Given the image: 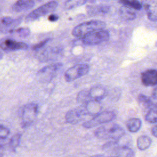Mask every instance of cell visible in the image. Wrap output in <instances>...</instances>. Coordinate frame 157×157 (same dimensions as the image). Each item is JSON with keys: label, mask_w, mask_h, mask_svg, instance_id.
Here are the masks:
<instances>
[{"label": "cell", "mask_w": 157, "mask_h": 157, "mask_svg": "<svg viewBox=\"0 0 157 157\" xmlns=\"http://www.w3.org/2000/svg\"><path fill=\"white\" fill-rule=\"evenodd\" d=\"M124 134V130L115 123L107 124L97 128L94 131L95 136L100 139L118 140Z\"/></svg>", "instance_id": "cell-1"}, {"label": "cell", "mask_w": 157, "mask_h": 157, "mask_svg": "<svg viewBox=\"0 0 157 157\" xmlns=\"http://www.w3.org/2000/svg\"><path fill=\"white\" fill-rule=\"evenodd\" d=\"M105 23L101 20H90L83 22L75 26L72 31V34L75 37L82 39L86 35L100 29H104Z\"/></svg>", "instance_id": "cell-2"}, {"label": "cell", "mask_w": 157, "mask_h": 157, "mask_svg": "<svg viewBox=\"0 0 157 157\" xmlns=\"http://www.w3.org/2000/svg\"><path fill=\"white\" fill-rule=\"evenodd\" d=\"M38 113V106L36 104L30 102L24 105L21 112V124L23 128L30 126L35 120Z\"/></svg>", "instance_id": "cell-3"}, {"label": "cell", "mask_w": 157, "mask_h": 157, "mask_svg": "<svg viewBox=\"0 0 157 157\" xmlns=\"http://www.w3.org/2000/svg\"><path fill=\"white\" fill-rule=\"evenodd\" d=\"M116 117V114L112 111L101 112L92 118L85 121L82 126L85 128H91L101 124L112 121Z\"/></svg>", "instance_id": "cell-4"}, {"label": "cell", "mask_w": 157, "mask_h": 157, "mask_svg": "<svg viewBox=\"0 0 157 157\" xmlns=\"http://www.w3.org/2000/svg\"><path fill=\"white\" fill-rule=\"evenodd\" d=\"M58 2L56 1H50L31 11L26 17L27 21H34L46 14L53 11L58 6Z\"/></svg>", "instance_id": "cell-5"}, {"label": "cell", "mask_w": 157, "mask_h": 157, "mask_svg": "<svg viewBox=\"0 0 157 157\" xmlns=\"http://www.w3.org/2000/svg\"><path fill=\"white\" fill-rule=\"evenodd\" d=\"M90 70V66L87 64H78L67 69L64 74V79L67 82H72L85 75Z\"/></svg>", "instance_id": "cell-6"}, {"label": "cell", "mask_w": 157, "mask_h": 157, "mask_svg": "<svg viewBox=\"0 0 157 157\" xmlns=\"http://www.w3.org/2000/svg\"><path fill=\"white\" fill-rule=\"evenodd\" d=\"M110 37L109 33L105 29H100L93 31L83 37H82V42L85 45H97L109 40Z\"/></svg>", "instance_id": "cell-7"}, {"label": "cell", "mask_w": 157, "mask_h": 157, "mask_svg": "<svg viewBox=\"0 0 157 157\" xmlns=\"http://www.w3.org/2000/svg\"><path fill=\"white\" fill-rule=\"evenodd\" d=\"M61 67V63H56L46 66L41 68L37 72L36 75L37 78L40 82H49L55 77Z\"/></svg>", "instance_id": "cell-8"}, {"label": "cell", "mask_w": 157, "mask_h": 157, "mask_svg": "<svg viewBox=\"0 0 157 157\" xmlns=\"http://www.w3.org/2000/svg\"><path fill=\"white\" fill-rule=\"evenodd\" d=\"M88 113L83 104L80 106L69 110L65 115L66 121L70 124H77L84 119Z\"/></svg>", "instance_id": "cell-9"}, {"label": "cell", "mask_w": 157, "mask_h": 157, "mask_svg": "<svg viewBox=\"0 0 157 157\" xmlns=\"http://www.w3.org/2000/svg\"><path fill=\"white\" fill-rule=\"evenodd\" d=\"M103 148L115 154L113 156L118 157H131L133 155L132 150L126 146H115V143L110 142L105 144Z\"/></svg>", "instance_id": "cell-10"}, {"label": "cell", "mask_w": 157, "mask_h": 157, "mask_svg": "<svg viewBox=\"0 0 157 157\" xmlns=\"http://www.w3.org/2000/svg\"><path fill=\"white\" fill-rule=\"evenodd\" d=\"M141 82L146 86H152L157 85V69H149L141 73Z\"/></svg>", "instance_id": "cell-11"}, {"label": "cell", "mask_w": 157, "mask_h": 157, "mask_svg": "<svg viewBox=\"0 0 157 157\" xmlns=\"http://www.w3.org/2000/svg\"><path fill=\"white\" fill-rule=\"evenodd\" d=\"M88 93L91 101L100 102L107 95V90L101 85H95L88 90Z\"/></svg>", "instance_id": "cell-12"}, {"label": "cell", "mask_w": 157, "mask_h": 157, "mask_svg": "<svg viewBox=\"0 0 157 157\" xmlns=\"http://www.w3.org/2000/svg\"><path fill=\"white\" fill-rule=\"evenodd\" d=\"M0 47L6 51H15L18 50H25L28 47L27 44L23 42H18L12 39H6L1 45Z\"/></svg>", "instance_id": "cell-13"}, {"label": "cell", "mask_w": 157, "mask_h": 157, "mask_svg": "<svg viewBox=\"0 0 157 157\" xmlns=\"http://www.w3.org/2000/svg\"><path fill=\"white\" fill-rule=\"evenodd\" d=\"M144 5L148 19L152 21H157V0L145 2Z\"/></svg>", "instance_id": "cell-14"}, {"label": "cell", "mask_w": 157, "mask_h": 157, "mask_svg": "<svg viewBox=\"0 0 157 157\" xmlns=\"http://www.w3.org/2000/svg\"><path fill=\"white\" fill-rule=\"evenodd\" d=\"M34 1L32 0H20L12 5V10L16 12H22L32 8L34 6Z\"/></svg>", "instance_id": "cell-15"}, {"label": "cell", "mask_w": 157, "mask_h": 157, "mask_svg": "<svg viewBox=\"0 0 157 157\" xmlns=\"http://www.w3.org/2000/svg\"><path fill=\"white\" fill-rule=\"evenodd\" d=\"M83 105H85L89 116H92L93 117L101 112L102 107L100 102L90 101Z\"/></svg>", "instance_id": "cell-16"}, {"label": "cell", "mask_w": 157, "mask_h": 157, "mask_svg": "<svg viewBox=\"0 0 157 157\" xmlns=\"http://www.w3.org/2000/svg\"><path fill=\"white\" fill-rule=\"evenodd\" d=\"M110 7L108 5L99 4L97 6H90L87 7V12L90 15L105 14L109 12Z\"/></svg>", "instance_id": "cell-17"}, {"label": "cell", "mask_w": 157, "mask_h": 157, "mask_svg": "<svg viewBox=\"0 0 157 157\" xmlns=\"http://www.w3.org/2000/svg\"><path fill=\"white\" fill-rule=\"evenodd\" d=\"M120 15L124 20H132L136 18V13L134 9L122 5L120 8Z\"/></svg>", "instance_id": "cell-18"}, {"label": "cell", "mask_w": 157, "mask_h": 157, "mask_svg": "<svg viewBox=\"0 0 157 157\" xmlns=\"http://www.w3.org/2000/svg\"><path fill=\"white\" fill-rule=\"evenodd\" d=\"M126 126L129 132H136L142 126V121L138 118H131L127 121Z\"/></svg>", "instance_id": "cell-19"}, {"label": "cell", "mask_w": 157, "mask_h": 157, "mask_svg": "<svg viewBox=\"0 0 157 157\" xmlns=\"http://www.w3.org/2000/svg\"><path fill=\"white\" fill-rule=\"evenodd\" d=\"M151 144V139L150 137L142 135L137 139V147L140 150H145L150 147Z\"/></svg>", "instance_id": "cell-20"}, {"label": "cell", "mask_w": 157, "mask_h": 157, "mask_svg": "<svg viewBox=\"0 0 157 157\" xmlns=\"http://www.w3.org/2000/svg\"><path fill=\"white\" fill-rule=\"evenodd\" d=\"M145 119L150 123H157V102L154 103L153 106L148 109L145 115Z\"/></svg>", "instance_id": "cell-21"}, {"label": "cell", "mask_w": 157, "mask_h": 157, "mask_svg": "<svg viewBox=\"0 0 157 157\" xmlns=\"http://www.w3.org/2000/svg\"><path fill=\"white\" fill-rule=\"evenodd\" d=\"M137 99L139 101V102L141 104L143 107L148 109H150L154 104L152 99L150 98L143 94H140L138 96Z\"/></svg>", "instance_id": "cell-22"}, {"label": "cell", "mask_w": 157, "mask_h": 157, "mask_svg": "<svg viewBox=\"0 0 157 157\" xmlns=\"http://www.w3.org/2000/svg\"><path fill=\"white\" fill-rule=\"evenodd\" d=\"M21 134L20 133H16L13 135V136L10 138L9 140V147L11 150L15 151L17 147L19 146L21 141Z\"/></svg>", "instance_id": "cell-23"}, {"label": "cell", "mask_w": 157, "mask_h": 157, "mask_svg": "<svg viewBox=\"0 0 157 157\" xmlns=\"http://www.w3.org/2000/svg\"><path fill=\"white\" fill-rule=\"evenodd\" d=\"M119 2L122 5L130 7L134 10H140L142 7V4L138 1H120Z\"/></svg>", "instance_id": "cell-24"}, {"label": "cell", "mask_w": 157, "mask_h": 157, "mask_svg": "<svg viewBox=\"0 0 157 157\" xmlns=\"http://www.w3.org/2000/svg\"><path fill=\"white\" fill-rule=\"evenodd\" d=\"M86 2L85 0H69L64 3V7L67 9H73L80 6H82Z\"/></svg>", "instance_id": "cell-25"}, {"label": "cell", "mask_w": 157, "mask_h": 157, "mask_svg": "<svg viewBox=\"0 0 157 157\" xmlns=\"http://www.w3.org/2000/svg\"><path fill=\"white\" fill-rule=\"evenodd\" d=\"M10 134V130L8 128L0 124V140L6 139Z\"/></svg>", "instance_id": "cell-26"}, {"label": "cell", "mask_w": 157, "mask_h": 157, "mask_svg": "<svg viewBox=\"0 0 157 157\" xmlns=\"http://www.w3.org/2000/svg\"><path fill=\"white\" fill-rule=\"evenodd\" d=\"M15 31L18 34V36L23 37L28 36L30 33V30L28 28H20L15 30Z\"/></svg>", "instance_id": "cell-27"}, {"label": "cell", "mask_w": 157, "mask_h": 157, "mask_svg": "<svg viewBox=\"0 0 157 157\" xmlns=\"http://www.w3.org/2000/svg\"><path fill=\"white\" fill-rule=\"evenodd\" d=\"M13 19L10 17H3L1 18V23L5 26H9L11 25L13 23Z\"/></svg>", "instance_id": "cell-28"}, {"label": "cell", "mask_w": 157, "mask_h": 157, "mask_svg": "<svg viewBox=\"0 0 157 157\" xmlns=\"http://www.w3.org/2000/svg\"><path fill=\"white\" fill-rule=\"evenodd\" d=\"M48 41H49V39H45L44 40H42V41L40 42L39 43H38V44H36L35 45L33 46V49L34 50H39L40 48H42Z\"/></svg>", "instance_id": "cell-29"}, {"label": "cell", "mask_w": 157, "mask_h": 157, "mask_svg": "<svg viewBox=\"0 0 157 157\" xmlns=\"http://www.w3.org/2000/svg\"><path fill=\"white\" fill-rule=\"evenodd\" d=\"M58 16L56 14H51L48 17V20L52 22L56 21L58 20Z\"/></svg>", "instance_id": "cell-30"}, {"label": "cell", "mask_w": 157, "mask_h": 157, "mask_svg": "<svg viewBox=\"0 0 157 157\" xmlns=\"http://www.w3.org/2000/svg\"><path fill=\"white\" fill-rule=\"evenodd\" d=\"M151 134L154 137H157V125L154 126L151 128Z\"/></svg>", "instance_id": "cell-31"}, {"label": "cell", "mask_w": 157, "mask_h": 157, "mask_svg": "<svg viewBox=\"0 0 157 157\" xmlns=\"http://www.w3.org/2000/svg\"><path fill=\"white\" fill-rule=\"evenodd\" d=\"M152 98L155 99H157V86H156L152 91Z\"/></svg>", "instance_id": "cell-32"}, {"label": "cell", "mask_w": 157, "mask_h": 157, "mask_svg": "<svg viewBox=\"0 0 157 157\" xmlns=\"http://www.w3.org/2000/svg\"><path fill=\"white\" fill-rule=\"evenodd\" d=\"M90 157H118V156H104L103 155H93Z\"/></svg>", "instance_id": "cell-33"}, {"label": "cell", "mask_w": 157, "mask_h": 157, "mask_svg": "<svg viewBox=\"0 0 157 157\" xmlns=\"http://www.w3.org/2000/svg\"><path fill=\"white\" fill-rule=\"evenodd\" d=\"M4 155V147L0 144V157H2Z\"/></svg>", "instance_id": "cell-34"}]
</instances>
